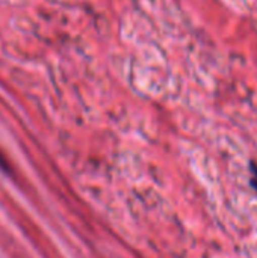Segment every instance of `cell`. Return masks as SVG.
<instances>
[{"mask_svg": "<svg viewBox=\"0 0 257 258\" xmlns=\"http://www.w3.org/2000/svg\"><path fill=\"white\" fill-rule=\"evenodd\" d=\"M250 169H251V180H250V183H251V187L254 189L257 192V165L254 162H251L250 163Z\"/></svg>", "mask_w": 257, "mask_h": 258, "instance_id": "cell-1", "label": "cell"}]
</instances>
